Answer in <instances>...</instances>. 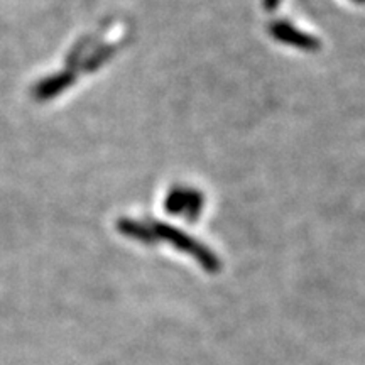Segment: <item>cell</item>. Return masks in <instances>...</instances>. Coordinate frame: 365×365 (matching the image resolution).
<instances>
[{
    "mask_svg": "<svg viewBox=\"0 0 365 365\" xmlns=\"http://www.w3.org/2000/svg\"><path fill=\"white\" fill-rule=\"evenodd\" d=\"M153 230L156 232L158 237L168 240L171 245H175L176 249H180L181 252L193 255L195 261L198 262L200 266H203L205 269H207L208 272L215 274L220 271L222 264H220V261H218L217 255L213 254L210 249L205 247L203 244H200L198 240H195L193 237L182 234L180 228H175V227L168 225V223H163V222H154Z\"/></svg>",
    "mask_w": 365,
    "mask_h": 365,
    "instance_id": "6da1fadb",
    "label": "cell"
},
{
    "mask_svg": "<svg viewBox=\"0 0 365 365\" xmlns=\"http://www.w3.org/2000/svg\"><path fill=\"white\" fill-rule=\"evenodd\" d=\"M205 205V196L198 190L175 186L166 196V212L171 215H182L186 220L195 222L200 217Z\"/></svg>",
    "mask_w": 365,
    "mask_h": 365,
    "instance_id": "7a4b0ae2",
    "label": "cell"
},
{
    "mask_svg": "<svg viewBox=\"0 0 365 365\" xmlns=\"http://www.w3.org/2000/svg\"><path fill=\"white\" fill-rule=\"evenodd\" d=\"M269 33L276 41H279L282 44L293 46V48L304 49V51H317V49L322 48V43L314 38V36H309L303 31L296 29L294 26H291L289 22L277 21L272 22L269 26Z\"/></svg>",
    "mask_w": 365,
    "mask_h": 365,
    "instance_id": "3957f363",
    "label": "cell"
},
{
    "mask_svg": "<svg viewBox=\"0 0 365 365\" xmlns=\"http://www.w3.org/2000/svg\"><path fill=\"white\" fill-rule=\"evenodd\" d=\"M75 81V75L71 71H63L58 75L49 76L48 80L41 81V83L34 88V97L38 100H49L56 95L61 93L63 90H66L68 86L73 85Z\"/></svg>",
    "mask_w": 365,
    "mask_h": 365,
    "instance_id": "277c9868",
    "label": "cell"
},
{
    "mask_svg": "<svg viewBox=\"0 0 365 365\" xmlns=\"http://www.w3.org/2000/svg\"><path fill=\"white\" fill-rule=\"evenodd\" d=\"M117 228L120 234L130 237V239L143 242V244L150 245L158 240L156 232H154L153 228L145 225V223L130 220V218H120V220L117 222Z\"/></svg>",
    "mask_w": 365,
    "mask_h": 365,
    "instance_id": "5b68a950",
    "label": "cell"
},
{
    "mask_svg": "<svg viewBox=\"0 0 365 365\" xmlns=\"http://www.w3.org/2000/svg\"><path fill=\"white\" fill-rule=\"evenodd\" d=\"M115 49H117V46H103V48H98L97 51H95L88 59H86L85 70L86 71L98 70L100 65H103L105 61H108V59L112 58V54L115 53Z\"/></svg>",
    "mask_w": 365,
    "mask_h": 365,
    "instance_id": "8992f818",
    "label": "cell"
},
{
    "mask_svg": "<svg viewBox=\"0 0 365 365\" xmlns=\"http://www.w3.org/2000/svg\"><path fill=\"white\" fill-rule=\"evenodd\" d=\"M281 0H264V7L267 9V11H274L277 6H279Z\"/></svg>",
    "mask_w": 365,
    "mask_h": 365,
    "instance_id": "52a82bcc",
    "label": "cell"
},
{
    "mask_svg": "<svg viewBox=\"0 0 365 365\" xmlns=\"http://www.w3.org/2000/svg\"><path fill=\"white\" fill-rule=\"evenodd\" d=\"M355 4H365V0H352Z\"/></svg>",
    "mask_w": 365,
    "mask_h": 365,
    "instance_id": "ba28073f",
    "label": "cell"
}]
</instances>
